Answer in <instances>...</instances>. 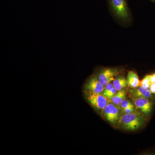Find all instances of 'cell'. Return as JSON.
<instances>
[{
	"label": "cell",
	"mask_w": 155,
	"mask_h": 155,
	"mask_svg": "<svg viewBox=\"0 0 155 155\" xmlns=\"http://www.w3.org/2000/svg\"><path fill=\"white\" fill-rule=\"evenodd\" d=\"M152 84L150 80V75H147L143 79L140 81V86L143 88L149 89L151 84Z\"/></svg>",
	"instance_id": "7c38bea8"
},
{
	"label": "cell",
	"mask_w": 155,
	"mask_h": 155,
	"mask_svg": "<svg viewBox=\"0 0 155 155\" xmlns=\"http://www.w3.org/2000/svg\"><path fill=\"white\" fill-rule=\"evenodd\" d=\"M130 94L134 97H142L149 98L152 97V93L149 89L143 88L142 87L140 86L137 88H131L129 90Z\"/></svg>",
	"instance_id": "ba28073f"
},
{
	"label": "cell",
	"mask_w": 155,
	"mask_h": 155,
	"mask_svg": "<svg viewBox=\"0 0 155 155\" xmlns=\"http://www.w3.org/2000/svg\"><path fill=\"white\" fill-rule=\"evenodd\" d=\"M117 91H117L115 87H114L110 92L106 94L105 96L108 99L110 100V101H111V100L112 99L114 96L116 94Z\"/></svg>",
	"instance_id": "9a60e30c"
},
{
	"label": "cell",
	"mask_w": 155,
	"mask_h": 155,
	"mask_svg": "<svg viewBox=\"0 0 155 155\" xmlns=\"http://www.w3.org/2000/svg\"><path fill=\"white\" fill-rule=\"evenodd\" d=\"M150 90L152 93L155 94V83H152L149 88Z\"/></svg>",
	"instance_id": "2e32d148"
},
{
	"label": "cell",
	"mask_w": 155,
	"mask_h": 155,
	"mask_svg": "<svg viewBox=\"0 0 155 155\" xmlns=\"http://www.w3.org/2000/svg\"><path fill=\"white\" fill-rule=\"evenodd\" d=\"M103 116L112 125L117 126L121 119V112L119 106L109 102L102 112Z\"/></svg>",
	"instance_id": "3957f363"
},
{
	"label": "cell",
	"mask_w": 155,
	"mask_h": 155,
	"mask_svg": "<svg viewBox=\"0 0 155 155\" xmlns=\"http://www.w3.org/2000/svg\"><path fill=\"white\" fill-rule=\"evenodd\" d=\"M126 96V92L124 90L122 89L117 91L111 101L116 105L120 106L121 102L125 99Z\"/></svg>",
	"instance_id": "8fae6325"
},
{
	"label": "cell",
	"mask_w": 155,
	"mask_h": 155,
	"mask_svg": "<svg viewBox=\"0 0 155 155\" xmlns=\"http://www.w3.org/2000/svg\"><path fill=\"white\" fill-rule=\"evenodd\" d=\"M137 109H139L145 115H149L153 109V104L148 98L145 97H132Z\"/></svg>",
	"instance_id": "52a82bcc"
},
{
	"label": "cell",
	"mask_w": 155,
	"mask_h": 155,
	"mask_svg": "<svg viewBox=\"0 0 155 155\" xmlns=\"http://www.w3.org/2000/svg\"><path fill=\"white\" fill-rule=\"evenodd\" d=\"M104 87L100 83L95 75H91L87 81L84 85V90L95 93H101L104 91Z\"/></svg>",
	"instance_id": "8992f818"
},
{
	"label": "cell",
	"mask_w": 155,
	"mask_h": 155,
	"mask_svg": "<svg viewBox=\"0 0 155 155\" xmlns=\"http://www.w3.org/2000/svg\"><path fill=\"white\" fill-rule=\"evenodd\" d=\"M145 119L142 115L138 113L134 112L132 114H124L121 116L120 124L124 130H137L144 125Z\"/></svg>",
	"instance_id": "6da1fadb"
},
{
	"label": "cell",
	"mask_w": 155,
	"mask_h": 155,
	"mask_svg": "<svg viewBox=\"0 0 155 155\" xmlns=\"http://www.w3.org/2000/svg\"><path fill=\"white\" fill-rule=\"evenodd\" d=\"M127 80L128 86L131 88H137L140 86V81L138 75L133 71H129L127 74Z\"/></svg>",
	"instance_id": "9c48e42d"
},
{
	"label": "cell",
	"mask_w": 155,
	"mask_h": 155,
	"mask_svg": "<svg viewBox=\"0 0 155 155\" xmlns=\"http://www.w3.org/2000/svg\"><path fill=\"white\" fill-rule=\"evenodd\" d=\"M119 74L118 70L114 68H107L102 70L97 74L96 77L100 83L104 87L115 79Z\"/></svg>",
	"instance_id": "277c9868"
},
{
	"label": "cell",
	"mask_w": 155,
	"mask_h": 155,
	"mask_svg": "<svg viewBox=\"0 0 155 155\" xmlns=\"http://www.w3.org/2000/svg\"><path fill=\"white\" fill-rule=\"evenodd\" d=\"M114 87V85L113 84L111 83H108L104 87V91H103L102 92L103 94L104 95H105L106 94L110 92Z\"/></svg>",
	"instance_id": "5bb4252c"
},
{
	"label": "cell",
	"mask_w": 155,
	"mask_h": 155,
	"mask_svg": "<svg viewBox=\"0 0 155 155\" xmlns=\"http://www.w3.org/2000/svg\"><path fill=\"white\" fill-rule=\"evenodd\" d=\"M111 5L119 18L127 19L129 17V11L125 0H110Z\"/></svg>",
	"instance_id": "5b68a950"
},
{
	"label": "cell",
	"mask_w": 155,
	"mask_h": 155,
	"mask_svg": "<svg viewBox=\"0 0 155 155\" xmlns=\"http://www.w3.org/2000/svg\"><path fill=\"white\" fill-rule=\"evenodd\" d=\"M120 107L122 109V110L130 107H133L134 106L130 101L126 99H124L121 102L120 105Z\"/></svg>",
	"instance_id": "4fadbf2b"
},
{
	"label": "cell",
	"mask_w": 155,
	"mask_h": 155,
	"mask_svg": "<svg viewBox=\"0 0 155 155\" xmlns=\"http://www.w3.org/2000/svg\"><path fill=\"white\" fill-rule=\"evenodd\" d=\"M113 84L114 87L118 91L128 86L127 79L123 76H119L115 78L113 81Z\"/></svg>",
	"instance_id": "30bf717a"
},
{
	"label": "cell",
	"mask_w": 155,
	"mask_h": 155,
	"mask_svg": "<svg viewBox=\"0 0 155 155\" xmlns=\"http://www.w3.org/2000/svg\"><path fill=\"white\" fill-rule=\"evenodd\" d=\"M150 80L152 83H155V73L150 75Z\"/></svg>",
	"instance_id": "e0dca14e"
},
{
	"label": "cell",
	"mask_w": 155,
	"mask_h": 155,
	"mask_svg": "<svg viewBox=\"0 0 155 155\" xmlns=\"http://www.w3.org/2000/svg\"><path fill=\"white\" fill-rule=\"evenodd\" d=\"M83 92L84 98L87 101L92 107L98 111L102 112L110 101L102 93H95L85 91H84Z\"/></svg>",
	"instance_id": "7a4b0ae2"
}]
</instances>
